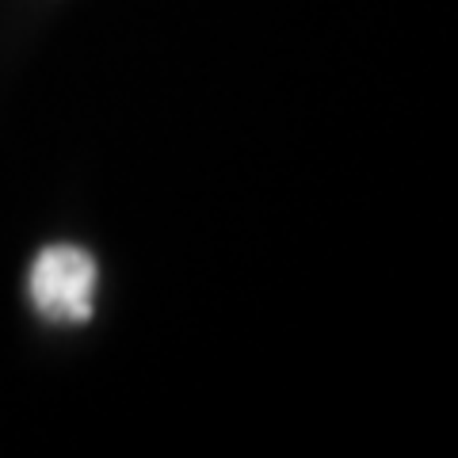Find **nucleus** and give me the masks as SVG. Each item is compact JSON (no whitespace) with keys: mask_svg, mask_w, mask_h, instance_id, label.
Instances as JSON below:
<instances>
[{"mask_svg":"<svg viewBox=\"0 0 458 458\" xmlns=\"http://www.w3.org/2000/svg\"><path fill=\"white\" fill-rule=\"evenodd\" d=\"M27 294L47 321H89L96 302V260L73 245L42 249L27 276Z\"/></svg>","mask_w":458,"mask_h":458,"instance_id":"obj_1","label":"nucleus"}]
</instances>
